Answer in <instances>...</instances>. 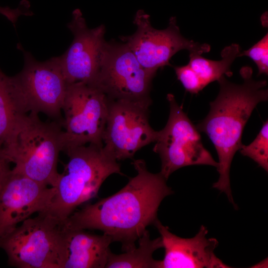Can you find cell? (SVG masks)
<instances>
[{"instance_id":"6da1fadb","label":"cell","mask_w":268,"mask_h":268,"mask_svg":"<svg viewBox=\"0 0 268 268\" xmlns=\"http://www.w3.org/2000/svg\"><path fill=\"white\" fill-rule=\"evenodd\" d=\"M132 164L137 174L125 187L74 211L65 226L99 230L110 237L112 242L121 243L124 252L134 248L146 228L157 219L163 200L174 192L160 172L154 174L147 170L144 160H134Z\"/></svg>"},{"instance_id":"7a4b0ae2","label":"cell","mask_w":268,"mask_h":268,"mask_svg":"<svg viewBox=\"0 0 268 268\" xmlns=\"http://www.w3.org/2000/svg\"><path fill=\"white\" fill-rule=\"evenodd\" d=\"M240 73L243 83L237 84L222 76L217 81L219 91L210 103L206 117L196 126L199 131L206 134L213 143L218 157V181L212 187L226 194L234 207L230 181V170L235 153L242 147L244 128L253 111L260 102L268 98L266 80L253 79L252 68L242 67Z\"/></svg>"},{"instance_id":"3957f363","label":"cell","mask_w":268,"mask_h":268,"mask_svg":"<svg viewBox=\"0 0 268 268\" xmlns=\"http://www.w3.org/2000/svg\"><path fill=\"white\" fill-rule=\"evenodd\" d=\"M62 123L44 122L38 114L17 116L2 148L14 172L39 183L54 187L60 173L59 156L65 146Z\"/></svg>"},{"instance_id":"277c9868","label":"cell","mask_w":268,"mask_h":268,"mask_svg":"<svg viewBox=\"0 0 268 268\" xmlns=\"http://www.w3.org/2000/svg\"><path fill=\"white\" fill-rule=\"evenodd\" d=\"M68 157L60 173L50 203L43 211L62 223L88 201L98 197L100 188L111 175H124L120 164L103 147L88 144L64 151Z\"/></svg>"},{"instance_id":"5b68a950","label":"cell","mask_w":268,"mask_h":268,"mask_svg":"<svg viewBox=\"0 0 268 268\" xmlns=\"http://www.w3.org/2000/svg\"><path fill=\"white\" fill-rule=\"evenodd\" d=\"M24 65L13 76H7L10 93L19 114L42 113L63 123L62 111L67 83L59 57L37 60L21 47Z\"/></svg>"},{"instance_id":"8992f818","label":"cell","mask_w":268,"mask_h":268,"mask_svg":"<svg viewBox=\"0 0 268 268\" xmlns=\"http://www.w3.org/2000/svg\"><path fill=\"white\" fill-rule=\"evenodd\" d=\"M8 263L18 268H62L64 223L42 212L23 221L0 244Z\"/></svg>"},{"instance_id":"52a82bcc","label":"cell","mask_w":268,"mask_h":268,"mask_svg":"<svg viewBox=\"0 0 268 268\" xmlns=\"http://www.w3.org/2000/svg\"><path fill=\"white\" fill-rule=\"evenodd\" d=\"M170 113L165 127L157 131L153 151L161 161L160 173L167 180L177 170L195 165L217 168L218 163L204 147L200 134L174 95L169 93Z\"/></svg>"},{"instance_id":"ba28073f","label":"cell","mask_w":268,"mask_h":268,"mask_svg":"<svg viewBox=\"0 0 268 268\" xmlns=\"http://www.w3.org/2000/svg\"><path fill=\"white\" fill-rule=\"evenodd\" d=\"M109 99L96 86L82 82L67 84L62 111L67 149L93 144L103 146Z\"/></svg>"},{"instance_id":"9c48e42d","label":"cell","mask_w":268,"mask_h":268,"mask_svg":"<svg viewBox=\"0 0 268 268\" xmlns=\"http://www.w3.org/2000/svg\"><path fill=\"white\" fill-rule=\"evenodd\" d=\"M151 103V98L109 99L103 147L117 161L132 158L137 150L156 140L157 131L151 127L148 121Z\"/></svg>"},{"instance_id":"30bf717a","label":"cell","mask_w":268,"mask_h":268,"mask_svg":"<svg viewBox=\"0 0 268 268\" xmlns=\"http://www.w3.org/2000/svg\"><path fill=\"white\" fill-rule=\"evenodd\" d=\"M155 74L140 65L126 43L106 41L98 74L92 85L109 99H148Z\"/></svg>"},{"instance_id":"8fae6325","label":"cell","mask_w":268,"mask_h":268,"mask_svg":"<svg viewBox=\"0 0 268 268\" xmlns=\"http://www.w3.org/2000/svg\"><path fill=\"white\" fill-rule=\"evenodd\" d=\"M134 23L136 26L135 32L120 39L128 45L140 65L154 73L159 68L171 66V58L181 50L200 55L210 50L207 44H201L183 37L175 17L170 18L166 28L158 30L151 25L149 15L139 9L134 16Z\"/></svg>"},{"instance_id":"7c38bea8","label":"cell","mask_w":268,"mask_h":268,"mask_svg":"<svg viewBox=\"0 0 268 268\" xmlns=\"http://www.w3.org/2000/svg\"><path fill=\"white\" fill-rule=\"evenodd\" d=\"M54 193V187H49L10 169L0 188V244L19 223L45 210Z\"/></svg>"},{"instance_id":"4fadbf2b","label":"cell","mask_w":268,"mask_h":268,"mask_svg":"<svg viewBox=\"0 0 268 268\" xmlns=\"http://www.w3.org/2000/svg\"><path fill=\"white\" fill-rule=\"evenodd\" d=\"M73 39L69 48L59 56L67 84L82 82L92 85L100 68L102 50L105 43V27L100 25L89 28L79 9H74L67 24Z\"/></svg>"},{"instance_id":"5bb4252c","label":"cell","mask_w":268,"mask_h":268,"mask_svg":"<svg viewBox=\"0 0 268 268\" xmlns=\"http://www.w3.org/2000/svg\"><path fill=\"white\" fill-rule=\"evenodd\" d=\"M161 238L165 255L158 268H227L214 254L218 241L207 238V228L201 225L198 233L191 238H181L171 233L158 218L153 224Z\"/></svg>"},{"instance_id":"9a60e30c","label":"cell","mask_w":268,"mask_h":268,"mask_svg":"<svg viewBox=\"0 0 268 268\" xmlns=\"http://www.w3.org/2000/svg\"><path fill=\"white\" fill-rule=\"evenodd\" d=\"M64 229V259L62 268H105L112 240L103 234L97 235L84 229Z\"/></svg>"},{"instance_id":"2e32d148","label":"cell","mask_w":268,"mask_h":268,"mask_svg":"<svg viewBox=\"0 0 268 268\" xmlns=\"http://www.w3.org/2000/svg\"><path fill=\"white\" fill-rule=\"evenodd\" d=\"M138 246L121 254L111 251L108 256L107 268H158L160 260L153 257L154 252L163 248L161 238L151 239L146 229L138 239Z\"/></svg>"},{"instance_id":"e0dca14e","label":"cell","mask_w":268,"mask_h":268,"mask_svg":"<svg viewBox=\"0 0 268 268\" xmlns=\"http://www.w3.org/2000/svg\"><path fill=\"white\" fill-rule=\"evenodd\" d=\"M240 52L239 45L233 43L222 50V58L219 61L206 59L198 54L190 53L188 64L207 86L212 82L218 81L222 76L232 75L231 66L235 59L239 57Z\"/></svg>"},{"instance_id":"ac0fdd59","label":"cell","mask_w":268,"mask_h":268,"mask_svg":"<svg viewBox=\"0 0 268 268\" xmlns=\"http://www.w3.org/2000/svg\"><path fill=\"white\" fill-rule=\"evenodd\" d=\"M7 82V76L0 68V147L11 132L17 116Z\"/></svg>"},{"instance_id":"d6986e66","label":"cell","mask_w":268,"mask_h":268,"mask_svg":"<svg viewBox=\"0 0 268 268\" xmlns=\"http://www.w3.org/2000/svg\"><path fill=\"white\" fill-rule=\"evenodd\" d=\"M241 153L257 163L266 171H268V121L263 124L259 134L249 145H242Z\"/></svg>"},{"instance_id":"ffe728a7","label":"cell","mask_w":268,"mask_h":268,"mask_svg":"<svg viewBox=\"0 0 268 268\" xmlns=\"http://www.w3.org/2000/svg\"><path fill=\"white\" fill-rule=\"evenodd\" d=\"M247 56L256 64L258 74H268V33L247 50L240 52L239 57Z\"/></svg>"},{"instance_id":"44dd1931","label":"cell","mask_w":268,"mask_h":268,"mask_svg":"<svg viewBox=\"0 0 268 268\" xmlns=\"http://www.w3.org/2000/svg\"><path fill=\"white\" fill-rule=\"evenodd\" d=\"M174 70L178 79L186 91L192 94H197L206 86L196 72L188 64L176 66Z\"/></svg>"},{"instance_id":"7402d4cb","label":"cell","mask_w":268,"mask_h":268,"mask_svg":"<svg viewBox=\"0 0 268 268\" xmlns=\"http://www.w3.org/2000/svg\"><path fill=\"white\" fill-rule=\"evenodd\" d=\"M30 6L29 2L23 0L19 3V6L15 8L0 6V14L5 17L13 25H15L20 16H31L33 14V13L29 10Z\"/></svg>"},{"instance_id":"603a6c76","label":"cell","mask_w":268,"mask_h":268,"mask_svg":"<svg viewBox=\"0 0 268 268\" xmlns=\"http://www.w3.org/2000/svg\"><path fill=\"white\" fill-rule=\"evenodd\" d=\"M9 163L4 154L2 148L0 147V188L6 174L10 169Z\"/></svg>"},{"instance_id":"cb8c5ba5","label":"cell","mask_w":268,"mask_h":268,"mask_svg":"<svg viewBox=\"0 0 268 268\" xmlns=\"http://www.w3.org/2000/svg\"><path fill=\"white\" fill-rule=\"evenodd\" d=\"M267 264H268V259H265V260H264L262 262H261L260 263H259V264H258L257 265H255V268L256 267H264L263 266H267Z\"/></svg>"}]
</instances>
